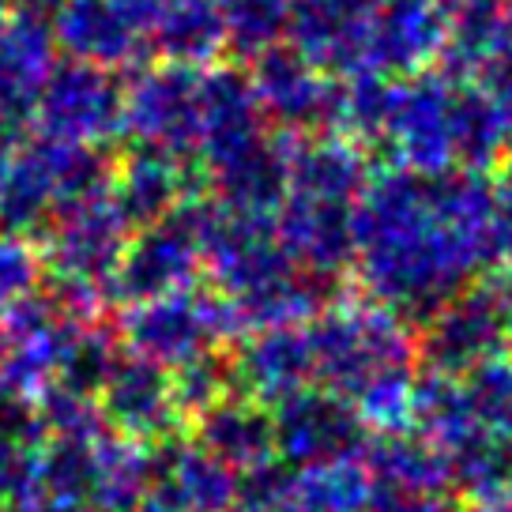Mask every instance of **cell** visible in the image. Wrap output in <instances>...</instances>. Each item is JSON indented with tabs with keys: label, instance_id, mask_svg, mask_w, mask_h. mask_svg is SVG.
I'll return each instance as SVG.
<instances>
[{
	"label": "cell",
	"instance_id": "obj_1",
	"mask_svg": "<svg viewBox=\"0 0 512 512\" xmlns=\"http://www.w3.org/2000/svg\"><path fill=\"white\" fill-rule=\"evenodd\" d=\"M31 128L61 144L110 147L125 132V91L117 72L57 57L42 83Z\"/></svg>",
	"mask_w": 512,
	"mask_h": 512
},
{
	"label": "cell",
	"instance_id": "obj_2",
	"mask_svg": "<svg viewBox=\"0 0 512 512\" xmlns=\"http://www.w3.org/2000/svg\"><path fill=\"white\" fill-rule=\"evenodd\" d=\"M34 241H38L42 268L49 275L80 279V283L106 290L128 245V219L113 204L110 192H98L87 200L53 208L49 223Z\"/></svg>",
	"mask_w": 512,
	"mask_h": 512
},
{
	"label": "cell",
	"instance_id": "obj_3",
	"mask_svg": "<svg viewBox=\"0 0 512 512\" xmlns=\"http://www.w3.org/2000/svg\"><path fill=\"white\" fill-rule=\"evenodd\" d=\"M53 61H57V46H53L49 19H0V128L16 136L31 132L34 106Z\"/></svg>",
	"mask_w": 512,
	"mask_h": 512
},
{
	"label": "cell",
	"instance_id": "obj_4",
	"mask_svg": "<svg viewBox=\"0 0 512 512\" xmlns=\"http://www.w3.org/2000/svg\"><path fill=\"white\" fill-rule=\"evenodd\" d=\"M98 407H102L106 426L140 441V437H159L166 430L174 396H170V384L162 381L159 366L121 343L110 377L98 388Z\"/></svg>",
	"mask_w": 512,
	"mask_h": 512
},
{
	"label": "cell",
	"instance_id": "obj_5",
	"mask_svg": "<svg viewBox=\"0 0 512 512\" xmlns=\"http://www.w3.org/2000/svg\"><path fill=\"white\" fill-rule=\"evenodd\" d=\"M49 31L57 53L113 72L140 49V31L110 0H61V8L49 16Z\"/></svg>",
	"mask_w": 512,
	"mask_h": 512
},
{
	"label": "cell",
	"instance_id": "obj_6",
	"mask_svg": "<svg viewBox=\"0 0 512 512\" xmlns=\"http://www.w3.org/2000/svg\"><path fill=\"white\" fill-rule=\"evenodd\" d=\"M219 31V12L211 0H166L159 19L151 23L155 46L174 57L200 53Z\"/></svg>",
	"mask_w": 512,
	"mask_h": 512
},
{
	"label": "cell",
	"instance_id": "obj_7",
	"mask_svg": "<svg viewBox=\"0 0 512 512\" xmlns=\"http://www.w3.org/2000/svg\"><path fill=\"white\" fill-rule=\"evenodd\" d=\"M34 467H38V445H27V441L0 433V509L4 512L27 494Z\"/></svg>",
	"mask_w": 512,
	"mask_h": 512
},
{
	"label": "cell",
	"instance_id": "obj_8",
	"mask_svg": "<svg viewBox=\"0 0 512 512\" xmlns=\"http://www.w3.org/2000/svg\"><path fill=\"white\" fill-rule=\"evenodd\" d=\"M113 8L121 12V16L136 27V31L144 34V31H151V23L159 19V12L166 8V0H110Z\"/></svg>",
	"mask_w": 512,
	"mask_h": 512
},
{
	"label": "cell",
	"instance_id": "obj_9",
	"mask_svg": "<svg viewBox=\"0 0 512 512\" xmlns=\"http://www.w3.org/2000/svg\"><path fill=\"white\" fill-rule=\"evenodd\" d=\"M4 8H8V16H38V19H49L57 8H61V0H4Z\"/></svg>",
	"mask_w": 512,
	"mask_h": 512
},
{
	"label": "cell",
	"instance_id": "obj_10",
	"mask_svg": "<svg viewBox=\"0 0 512 512\" xmlns=\"http://www.w3.org/2000/svg\"><path fill=\"white\" fill-rule=\"evenodd\" d=\"M23 136H16V132H8V128H0V177H4V170H8V162H12V155H16V147Z\"/></svg>",
	"mask_w": 512,
	"mask_h": 512
},
{
	"label": "cell",
	"instance_id": "obj_11",
	"mask_svg": "<svg viewBox=\"0 0 512 512\" xmlns=\"http://www.w3.org/2000/svg\"><path fill=\"white\" fill-rule=\"evenodd\" d=\"M4 16H8V8H4V0H0V19H4Z\"/></svg>",
	"mask_w": 512,
	"mask_h": 512
},
{
	"label": "cell",
	"instance_id": "obj_12",
	"mask_svg": "<svg viewBox=\"0 0 512 512\" xmlns=\"http://www.w3.org/2000/svg\"><path fill=\"white\" fill-rule=\"evenodd\" d=\"M132 512H151V509H132Z\"/></svg>",
	"mask_w": 512,
	"mask_h": 512
}]
</instances>
